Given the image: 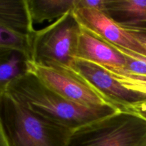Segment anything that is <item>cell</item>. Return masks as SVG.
Here are the masks:
<instances>
[{
  "label": "cell",
  "mask_w": 146,
  "mask_h": 146,
  "mask_svg": "<svg viewBox=\"0 0 146 146\" xmlns=\"http://www.w3.org/2000/svg\"><path fill=\"white\" fill-rule=\"evenodd\" d=\"M71 68L119 111H128L133 106L146 100V95L125 88L108 70L98 64L76 58Z\"/></svg>",
  "instance_id": "cell-6"
},
{
  "label": "cell",
  "mask_w": 146,
  "mask_h": 146,
  "mask_svg": "<svg viewBox=\"0 0 146 146\" xmlns=\"http://www.w3.org/2000/svg\"><path fill=\"white\" fill-rule=\"evenodd\" d=\"M0 146H8L7 140H6L5 136L4 135L1 125H0Z\"/></svg>",
  "instance_id": "cell-15"
},
{
  "label": "cell",
  "mask_w": 146,
  "mask_h": 146,
  "mask_svg": "<svg viewBox=\"0 0 146 146\" xmlns=\"http://www.w3.org/2000/svg\"><path fill=\"white\" fill-rule=\"evenodd\" d=\"M33 26L54 22L76 7L78 0H26Z\"/></svg>",
  "instance_id": "cell-12"
},
{
  "label": "cell",
  "mask_w": 146,
  "mask_h": 146,
  "mask_svg": "<svg viewBox=\"0 0 146 146\" xmlns=\"http://www.w3.org/2000/svg\"><path fill=\"white\" fill-rule=\"evenodd\" d=\"M81 29L71 10L42 29L34 31L31 46L33 64L71 67L76 58Z\"/></svg>",
  "instance_id": "cell-4"
},
{
  "label": "cell",
  "mask_w": 146,
  "mask_h": 146,
  "mask_svg": "<svg viewBox=\"0 0 146 146\" xmlns=\"http://www.w3.org/2000/svg\"><path fill=\"white\" fill-rule=\"evenodd\" d=\"M76 58L94 63L110 71H123L125 68L122 53L84 27L78 38Z\"/></svg>",
  "instance_id": "cell-8"
},
{
  "label": "cell",
  "mask_w": 146,
  "mask_h": 146,
  "mask_svg": "<svg viewBox=\"0 0 146 146\" xmlns=\"http://www.w3.org/2000/svg\"><path fill=\"white\" fill-rule=\"evenodd\" d=\"M0 125L8 146H67L72 132L37 115L7 92L0 96Z\"/></svg>",
  "instance_id": "cell-2"
},
{
  "label": "cell",
  "mask_w": 146,
  "mask_h": 146,
  "mask_svg": "<svg viewBox=\"0 0 146 146\" xmlns=\"http://www.w3.org/2000/svg\"><path fill=\"white\" fill-rule=\"evenodd\" d=\"M103 12L126 30L146 32V0H105Z\"/></svg>",
  "instance_id": "cell-9"
},
{
  "label": "cell",
  "mask_w": 146,
  "mask_h": 146,
  "mask_svg": "<svg viewBox=\"0 0 146 146\" xmlns=\"http://www.w3.org/2000/svg\"><path fill=\"white\" fill-rule=\"evenodd\" d=\"M6 92L37 115L71 131L119 111L111 106L92 108L71 102L31 71L10 83Z\"/></svg>",
  "instance_id": "cell-1"
},
{
  "label": "cell",
  "mask_w": 146,
  "mask_h": 146,
  "mask_svg": "<svg viewBox=\"0 0 146 146\" xmlns=\"http://www.w3.org/2000/svg\"><path fill=\"white\" fill-rule=\"evenodd\" d=\"M32 37L21 35L0 27V47L21 50L29 54L30 56Z\"/></svg>",
  "instance_id": "cell-13"
},
{
  "label": "cell",
  "mask_w": 146,
  "mask_h": 146,
  "mask_svg": "<svg viewBox=\"0 0 146 146\" xmlns=\"http://www.w3.org/2000/svg\"><path fill=\"white\" fill-rule=\"evenodd\" d=\"M74 12L82 27L101 39L113 45L146 56V50L142 44L128 30L103 11L76 6Z\"/></svg>",
  "instance_id": "cell-7"
},
{
  "label": "cell",
  "mask_w": 146,
  "mask_h": 146,
  "mask_svg": "<svg viewBox=\"0 0 146 146\" xmlns=\"http://www.w3.org/2000/svg\"><path fill=\"white\" fill-rule=\"evenodd\" d=\"M128 111L138 114V115L146 120V100L133 106Z\"/></svg>",
  "instance_id": "cell-14"
},
{
  "label": "cell",
  "mask_w": 146,
  "mask_h": 146,
  "mask_svg": "<svg viewBox=\"0 0 146 146\" xmlns=\"http://www.w3.org/2000/svg\"><path fill=\"white\" fill-rule=\"evenodd\" d=\"M30 71L48 87L71 102L92 108L113 106L71 67L45 66L32 63Z\"/></svg>",
  "instance_id": "cell-5"
},
{
  "label": "cell",
  "mask_w": 146,
  "mask_h": 146,
  "mask_svg": "<svg viewBox=\"0 0 146 146\" xmlns=\"http://www.w3.org/2000/svg\"><path fill=\"white\" fill-rule=\"evenodd\" d=\"M0 27L32 37L35 30L26 0H0Z\"/></svg>",
  "instance_id": "cell-11"
},
{
  "label": "cell",
  "mask_w": 146,
  "mask_h": 146,
  "mask_svg": "<svg viewBox=\"0 0 146 146\" xmlns=\"http://www.w3.org/2000/svg\"><path fill=\"white\" fill-rule=\"evenodd\" d=\"M67 146H146V120L118 111L72 131Z\"/></svg>",
  "instance_id": "cell-3"
},
{
  "label": "cell",
  "mask_w": 146,
  "mask_h": 146,
  "mask_svg": "<svg viewBox=\"0 0 146 146\" xmlns=\"http://www.w3.org/2000/svg\"><path fill=\"white\" fill-rule=\"evenodd\" d=\"M29 54L19 49L0 47V96L10 83L30 71Z\"/></svg>",
  "instance_id": "cell-10"
}]
</instances>
